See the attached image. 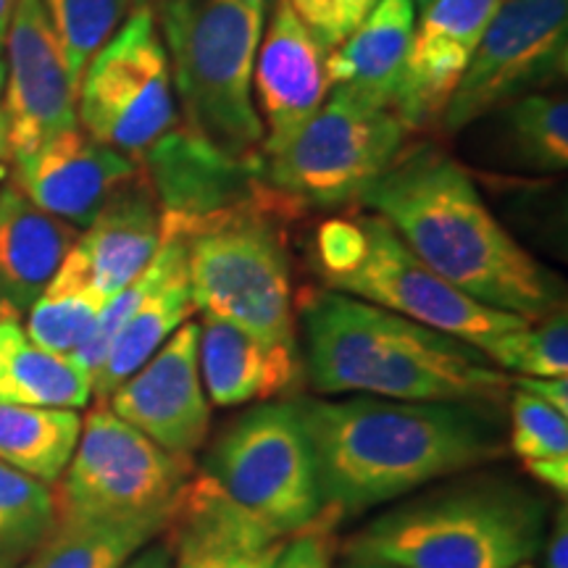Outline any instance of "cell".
<instances>
[{
  "label": "cell",
  "instance_id": "cell-12",
  "mask_svg": "<svg viewBox=\"0 0 568 568\" xmlns=\"http://www.w3.org/2000/svg\"><path fill=\"white\" fill-rule=\"evenodd\" d=\"M568 0H503L443 113L447 134L464 132L518 98L566 77Z\"/></svg>",
  "mask_w": 568,
  "mask_h": 568
},
{
  "label": "cell",
  "instance_id": "cell-23",
  "mask_svg": "<svg viewBox=\"0 0 568 568\" xmlns=\"http://www.w3.org/2000/svg\"><path fill=\"white\" fill-rule=\"evenodd\" d=\"M414 24L416 6L410 0H379L364 24L329 51V92L393 111Z\"/></svg>",
  "mask_w": 568,
  "mask_h": 568
},
{
  "label": "cell",
  "instance_id": "cell-26",
  "mask_svg": "<svg viewBox=\"0 0 568 568\" xmlns=\"http://www.w3.org/2000/svg\"><path fill=\"white\" fill-rule=\"evenodd\" d=\"M169 514L126 521H55L21 568H124L166 529Z\"/></svg>",
  "mask_w": 568,
  "mask_h": 568
},
{
  "label": "cell",
  "instance_id": "cell-13",
  "mask_svg": "<svg viewBox=\"0 0 568 568\" xmlns=\"http://www.w3.org/2000/svg\"><path fill=\"white\" fill-rule=\"evenodd\" d=\"M6 48L0 111L13 163L77 126V84L40 0H17Z\"/></svg>",
  "mask_w": 568,
  "mask_h": 568
},
{
  "label": "cell",
  "instance_id": "cell-4",
  "mask_svg": "<svg viewBox=\"0 0 568 568\" xmlns=\"http://www.w3.org/2000/svg\"><path fill=\"white\" fill-rule=\"evenodd\" d=\"M542 495L510 477H466L372 518L347 558L393 568H518L545 545Z\"/></svg>",
  "mask_w": 568,
  "mask_h": 568
},
{
  "label": "cell",
  "instance_id": "cell-29",
  "mask_svg": "<svg viewBox=\"0 0 568 568\" xmlns=\"http://www.w3.org/2000/svg\"><path fill=\"white\" fill-rule=\"evenodd\" d=\"M503 113V142L516 163L537 172H564L568 166V103L564 95L531 92Z\"/></svg>",
  "mask_w": 568,
  "mask_h": 568
},
{
  "label": "cell",
  "instance_id": "cell-28",
  "mask_svg": "<svg viewBox=\"0 0 568 568\" xmlns=\"http://www.w3.org/2000/svg\"><path fill=\"white\" fill-rule=\"evenodd\" d=\"M105 301L109 297L95 287L80 251L71 247L51 284L27 311V337L42 351L71 355L90 335Z\"/></svg>",
  "mask_w": 568,
  "mask_h": 568
},
{
  "label": "cell",
  "instance_id": "cell-33",
  "mask_svg": "<svg viewBox=\"0 0 568 568\" xmlns=\"http://www.w3.org/2000/svg\"><path fill=\"white\" fill-rule=\"evenodd\" d=\"M510 450L527 468L568 464V416L516 387L510 395Z\"/></svg>",
  "mask_w": 568,
  "mask_h": 568
},
{
  "label": "cell",
  "instance_id": "cell-22",
  "mask_svg": "<svg viewBox=\"0 0 568 568\" xmlns=\"http://www.w3.org/2000/svg\"><path fill=\"white\" fill-rule=\"evenodd\" d=\"M163 237L161 205L140 174L130 180L77 240V251L105 297L122 293L153 261Z\"/></svg>",
  "mask_w": 568,
  "mask_h": 568
},
{
  "label": "cell",
  "instance_id": "cell-14",
  "mask_svg": "<svg viewBox=\"0 0 568 568\" xmlns=\"http://www.w3.org/2000/svg\"><path fill=\"white\" fill-rule=\"evenodd\" d=\"M138 163L151 180L148 184L161 205L163 226H182L253 203L284 201L266 182L261 155L247 161L230 159L184 124L163 134Z\"/></svg>",
  "mask_w": 568,
  "mask_h": 568
},
{
  "label": "cell",
  "instance_id": "cell-40",
  "mask_svg": "<svg viewBox=\"0 0 568 568\" xmlns=\"http://www.w3.org/2000/svg\"><path fill=\"white\" fill-rule=\"evenodd\" d=\"M13 6H17V0H0V51H3L6 34H9L11 17H13Z\"/></svg>",
  "mask_w": 568,
  "mask_h": 568
},
{
  "label": "cell",
  "instance_id": "cell-7",
  "mask_svg": "<svg viewBox=\"0 0 568 568\" xmlns=\"http://www.w3.org/2000/svg\"><path fill=\"white\" fill-rule=\"evenodd\" d=\"M203 474L284 537L322 518L316 458L295 403H264L234 418L205 453Z\"/></svg>",
  "mask_w": 568,
  "mask_h": 568
},
{
  "label": "cell",
  "instance_id": "cell-39",
  "mask_svg": "<svg viewBox=\"0 0 568 568\" xmlns=\"http://www.w3.org/2000/svg\"><path fill=\"white\" fill-rule=\"evenodd\" d=\"M11 169V148H9V130H6L3 111H0V182L9 176Z\"/></svg>",
  "mask_w": 568,
  "mask_h": 568
},
{
  "label": "cell",
  "instance_id": "cell-46",
  "mask_svg": "<svg viewBox=\"0 0 568 568\" xmlns=\"http://www.w3.org/2000/svg\"><path fill=\"white\" fill-rule=\"evenodd\" d=\"M518 568H531V566H529V564H524V566H518Z\"/></svg>",
  "mask_w": 568,
  "mask_h": 568
},
{
  "label": "cell",
  "instance_id": "cell-2",
  "mask_svg": "<svg viewBox=\"0 0 568 568\" xmlns=\"http://www.w3.org/2000/svg\"><path fill=\"white\" fill-rule=\"evenodd\" d=\"M432 272L529 324L564 308V284L510 237L464 166L432 148L403 151L358 197Z\"/></svg>",
  "mask_w": 568,
  "mask_h": 568
},
{
  "label": "cell",
  "instance_id": "cell-11",
  "mask_svg": "<svg viewBox=\"0 0 568 568\" xmlns=\"http://www.w3.org/2000/svg\"><path fill=\"white\" fill-rule=\"evenodd\" d=\"M355 222L361 230L358 253L343 272L324 276L326 290L379 305L479 351L500 335L529 324L527 318L489 308L445 282L376 213Z\"/></svg>",
  "mask_w": 568,
  "mask_h": 568
},
{
  "label": "cell",
  "instance_id": "cell-38",
  "mask_svg": "<svg viewBox=\"0 0 568 568\" xmlns=\"http://www.w3.org/2000/svg\"><path fill=\"white\" fill-rule=\"evenodd\" d=\"M172 566H174V560H172V552H169L166 545L151 542V545H145V548H142L124 568H172Z\"/></svg>",
  "mask_w": 568,
  "mask_h": 568
},
{
  "label": "cell",
  "instance_id": "cell-43",
  "mask_svg": "<svg viewBox=\"0 0 568 568\" xmlns=\"http://www.w3.org/2000/svg\"><path fill=\"white\" fill-rule=\"evenodd\" d=\"M410 3H414V6H422V9H424V6H429L432 0H410Z\"/></svg>",
  "mask_w": 568,
  "mask_h": 568
},
{
  "label": "cell",
  "instance_id": "cell-18",
  "mask_svg": "<svg viewBox=\"0 0 568 568\" xmlns=\"http://www.w3.org/2000/svg\"><path fill=\"white\" fill-rule=\"evenodd\" d=\"M11 166L21 193L77 230H88L111 195L140 174L132 155L90 138L80 124Z\"/></svg>",
  "mask_w": 568,
  "mask_h": 568
},
{
  "label": "cell",
  "instance_id": "cell-8",
  "mask_svg": "<svg viewBox=\"0 0 568 568\" xmlns=\"http://www.w3.org/2000/svg\"><path fill=\"white\" fill-rule=\"evenodd\" d=\"M77 124L134 161L176 126V95L153 6L134 0L77 88Z\"/></svg>",
  "mask_w": 568,
  "mask_h": 568
},
{
  "label": "cell",
  "instance_id": "cell-34",
  "mask_svg": "<svg viewBox=\"0 0 568 568\" xmlns=\"http://www.w3.org/2000/svg\"><path fill=\"white\" fill-rule=\"evenodd\" d=\"M287 3L303 21L305 30L314 34L326 51H335L364 24L379 0H287Z\"/></svg>",
  "mask_w": 568,
  "mask_h": 568
},
{
  "label": "cell",
  "instance_id": "cell-20",
  "mask_svg": "<svg viewBox=\"0 0 568 568\" xmlns=\"http://www.w3.org/2000/svg\"><path fill=\"white\" fill-rule=\"evenodd\" d=\"M80 230L34 205L17 184L0 187V303L27 314L51 284Z\"/></svg>",
  "mask_w": 568,
  "mask_h": 568
},
{
  "label": "cell",
  "instance_id": "cell-10",
  "mask_svg": "<svg viewBox=\"0 0 568 568\" xmlns=\"http://www.w3.org/2000/svg\"><path fill=\"white\" fill-rule=\"evenodd\" d=\"M406 126L389 109L329 92L322 111L282 151L261 155L266 182L297 205L358 201L403 153Z\"/></svg>",
  "mask_w": 568,
  "mask_h": 568
},
{
  "label": "cell",
  "instance_id": "cell-36",
  "mask_svg": "<svg viewBox=\"0 0 568 568\" xmlns=\"http://www.w3.org/2000/svg\"><path fill=\"white\" fill-rule=\"evenodd\" d=\"M514 385L524 393L539 397L542 403H548L550 408H556L558 414L568 416V379L566 376H514Z\"/></svg>",
  "mask_w": 568,
  "mask_h": 568
},
{
  "label": "cell",
  "instance_id": "cell-25",
  "mask_svg": "<svg viewBox=\"0 0 568 568\" xmlns=\"http://www.w3.org/2000/svg\"><path fill=\"white\" fill-rule=\"evenodd\" d=\"M92 379L69 355L42 351L17 316H0V403L42 408H84Z\"/></svg>",
  "mask_w": 568,
  "mask_h": 568
},
{
  "label": "cell",
  "instance_id": "cell-15",
  "mask_svg": "<svg viewBox=\"0 0 568 568\" xmlns=\"http://www.w3.org/2000/svg\"><path fill=\"white\" fill-rule=\"evenodd\" d=\"M197 351L201 324L184 322L161 351L105 400L122 422L180 458H193L211 426Z\"/></svg>",
  "mask_w": 568,
  "mask_h": 568
},
{
  "label": "cell",
  "instance_id": "cell-9",
  "mask_svg": "<svg viewBox=\"0 0 568 568\" xmlns=\"http://www.w3.org/2000/svg\"><path fill=\"white\" fill-rule=\"evenodd\" d=\"M193 458L163 450L101 403L82 422L55 497V521H126L169 514Z\"/></svg>",
  "mask_w": 568,
  "mask_h": 568
},
{
  "label": "cell",
  "instance_id": "cell-30",
  "mask_svg": "<svg viewBox=\"0 0 568 568\" xmlns=\"http://www.w3.org/2000/svg\"><path fill=\"white\" fill-rule=\"evenodd\" d=\"M55 524L51 485L0 460V568H21Z\"/></svg>",
  "mask_w": 568,
  "mask_h": 568
},
{
  "label": "cell",
  "instance_id": "cell-1",
  "mask_svg": "<svg viewBox=\"0 0 568 568\" xmlns=\"http://www.w3.org/2000/svg\"><path fill=\"white\" fill-rule=\"evenodd\" d=\"M316 458L322 514H361L506 456L500 418L479 403L295 400Z\"/></svg>",
  "mask_w": 568,
  "mask_h": 568
},
{
  "label": "cell",
  "instance_id": "cell-3",
  "mask_svg": "<svg viewBox=\"0 0 568 568\" xmlns=\"http://www.w3.org/2000/svg\"><path fill=\"white\" fill-rule=\"evenodd\" d=\"M303 368L316 393L500 406L510 376L479 347L337 290L301 303Z\"/></svg>",
  "mask_w": 568,
  "mask_h": 568
},
{
  "label": "cell",
  "instance_id": "cell-19",
  "mask_svg": "<svg viewBox=\"0 0 568 568\" xmlns=\"http://www.w3.org/2000/svg\"><path fill=\"white\" fill-rule=\"evenodd\" d=\"M163 535L172 568H274L290 539L237 506L209 474L184 481Z\"/></svg>",
  "mask_w": 568,
  "mask_h": 568
},
{
  "label": "cell",
  "instance_id": "cell-27",
  "mask_svg": "<svg viewBox=\"0 0 568 568\" xmlns=\"http://www.w3.org/2000/svg\"><path fill=\"white\" fill-rule=\"evenodd\" d=\"M80 435L77 410L0 403V460L45 485L67 471Z\"/></svg>",
  "mask_w": 568,
  "mask_h": 568
},
{
  "label": "cell",
  "instance_id": "cell-41",
  "mask_svg": "<svg viewBox=\"0 0 568 568\" xmlns=\"http://www.w3.org/2000/svg\"><path fill=\"white\" fill-rule=\"evenodd\" d=\"M343 568H393V566H382V564H368V560H355L351 558Z\"/></svg>",
  "mask_w": 568,
  "mask_h": 568
},
{
  "label": "cell",
  "instance_id": "cell-24",
  "mask_svg": "<svg viewBox=\"0 0 568 568\" xmlns=\"http://www.w3.org/2000/svg\"><path fill=\"white\" fill-rule=\"evenodd\" d=\"M193 314L195 303L187 276V247H184L119 329L101 372L92 376V395L101 403L109 400L113 389L124 385L140 366H145Z\"/></svg>",
  "mask_w": 568,
  "mask_h": 568
},
{
  "label": "cell",
  "instance_id": "cell-42",
  "mask_svg": "<svg viewBox=\"0 0 568 568\" xmlns=\"http://www.w3.org/2000/svg\"><path fill=\"white\" fill-rule=\"evenodd\" d=\"M3 84H6V63L0 59V98H3Z\"/></svg>",
  "mask_w": 568,
  "mask_h": 568
},
{
  "label": "cell",
  "instance_id": "cell-6",
  "mask_svg": "<svg viewBox=\"0 0 568 568\" xmlns=\"http://www.w3.org/2000/svg\"><path fill=\"white\" fill-rule=\"evenodd\" d=\"M293 201L219 211L163 232L182 234L195 311L266 345L297 347L295 293L282 232L272 224Z\"/></svg>",
  "mask_w": 568,
  "mask_h": 568
},
{
  "label": "cell",
  "instance_id": "cell-17",
  "mask_svg": "<svg viewBox=\"0 0 568 568\" xmlns=\"http://www.w3.org/2000/svg\"><path fill=\"white\" fill-rule=\"evenodd\" d=\"M329 51L295 17L287 0H276L266 38L253 63L255 111L264 124L261 155L282 151L329 98Z\"/></svg>",
  "mask_w": 568,
  "mask_h": 568
},
{
  "label": "cell",
  "instance_id": "cell-32",
  "mask_svg": "<svg viewBox=\"0 0 568 568\" xmlns=\"http://www.w3.org/2000/svg\"><path fill=\"white\" fill-rule=\"evenodd\" d=\"M489 364L516 376H566L568 374V318L558 308L535 324L500 335L481 347Z\"/></svg>",
  "mask_w": 568,
  "mask_h": 568
},
{
  "label": "cell",
  "instance_id": "cell-16",
  "mask_svg": "<svg viewBox=\"0 0 568 568\" xmlns=\"http://www.w3.org/2000/svg\"><path fill=\"white\" fill-rule=\"evenodd\" d=\"M503 0H432L410 32L393 113L408 130L443 122L487 24Z\"/></svg>",
  "mask_w": 568,
  "mask_h": 568
},
{
  "label": "cell",
  "instance_id": "cell-35",
  "mask_svg": "<svg viewBox=\"0 0 568 568\" xmlns=\"http://www.w3.org/2000/svg\"><path fill=\"white\" fill-rule=\"evenodd\" d=\"M274 568H332V548L324 529L305 527L287 539Z\"/></svg>",
  "mask_w": 568,
  "mask_h": 568
},
{
  "label": "cell",
  "instance_id": "cell-31",
  "mask_svg": "<svg viewBox=\"0 0 568 568\" xmlns=\"http://www.w3.org/2000/svg\"><path fill=\"white\" fill-rule=\"evenodd\" d=\"M40 3L59 38L71 80L80 88L84 67L122 27L134 0H40Z\"/></svg>",
  "mask_w": 568,
  "mask_h": 568
},
{
  "label": "cell",
  "instance_id": "cell-5",
  "mask_svg": "<svg viewBox=\"0 0 568 568\" xmlns=\"http://www.w3.org/2000/svg\"><path fill=\"white\" fill-rule=\"evenodd\" d=\"M253 0H159V27L184 126L230 159H258L264 124L253 63L264 38Z\"/></svg>",
  "mask_w": 568,
  "mask_h": 568
},
{
  "label": "cell",
  "instance_id": "cell-37",
  "mask_svg": "<svg viewBox=\"0 0 568 568\" xmlns=\"http://www.w3.org/2000/svg\"><path fill=\"white\" fill-rule=\"evenodd\" d=\"M548 568H568V508L560 503L556 521H552V531L548 539Z\"/></svg>",
  "mask_w": 568,
  "mask_h": 568
},
{
  "label": "cell",
  "instance_id": "cell-45",
  "mask_svg": "<svg viewBox=\"0 0 568 568\" xmlns=\"http://www.w3.org/2000/svg\"><path fill=\"white\" fill-rule=\"evenodd\" d=\"M3 314H9V311H6V308H3V303H0V316H3Z\"/></svg>",
  "mask_w": 568,
  "mask_h": 568
},
{
  "label": "cell",
  "instance_id": "cell-21",
  "mask_svg": "<svg viewBox=\"0 0 568 568\" xmlns=\"http://www.w3.org/2000/svg\"><path fill=\"white\" fill-rule=\"evenodd\" d=\"M201 372L209 400L219 408L272 400L301 385V347L266 345L237 326L203 316Z\"/></svg>",
  "mask_w": 568,
  "mask_h": 568
},
{
  "label": "cell",
  "instance_id": "cell-44",
  "mask_svg": "<svg viewBox=\"0 0 568 568\" xmlns=\"http://www.w3.org/2000/svg\"><path fill=\"white\" fill-rule=\"evenodd\" d=\"M253 3H258V6H266V3H268V0H253Z\"/></svg>",
  "mask_w": 568,
  "mask_h": 568
}]
</instances>
